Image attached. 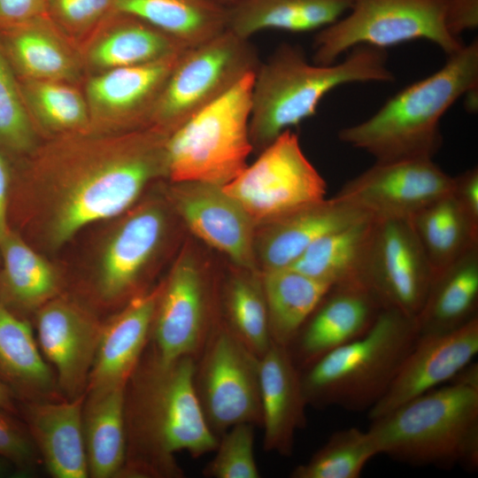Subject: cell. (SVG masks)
<instances>
[{
	"label": "cell",
	"mask_w": 478,
	"mask_h": 478,
	"mask_svg": "<svg viewBox=\"0 0 478 478\" xmlns=\"http://www.w3.org/2000/svg\"><path fill=\"white\" fill-rule=\"evenodd\" d=\"M166 138L153 127L89 131L58 136L31 163L16 161L18 171L42 182L49 244L62 246L84 227L122 213L166 175Z\"/></svg>",
	"instance_id": "cell-1"
},
{
	"label": "cell",
	"mask_w": 478,
	"mask_h": 478,
	"mask_svg": "<svg viewBox=\"0 0 478 478\" xmlns=\"http://www.w3.org/2000/svg\"><path fill=\"white\" fill-rule=\"evenodd\" d=\"M380 454L412 466L478 467V366L372 420Z\"/></svg>",
	"instance_id": "cell-2"
},
{
	"label": "cell",
	"mask_w": 478,
	"mask_h": 478,
	"mask_svg": "<svg viewBox=\"0 0 478 478\" xmlns=\"http://www.w3.org/2000/svg\"><path fill=\"white\" fill-rule=\"evenodd\" d=\"M385 50L358 46L341 62L311 64L303 50L283 43L254 73L249 133L262 151L279 135L313 116L322 98L339 86L392 82Z\"/></svg>",
	"instance_id": "cell-3"
},
{
	"label": "cell",
	"mask_w": 478,
	"mask_h": 478,
	"mask_svg": "<svg viewBox=\"0 0 478 478\" xmlns=\"http://www.w3.org/2000/svg\"><path fill=\"white\" fill-rule=\"evenodd\" d=\"M477 84L475 40L449 55L438 71L397 92L367 120L341 129L338 138L375 162L433 158L443 142L442 117Z\"/></svg>",
	"instance_id": "cell-4"
},
{
	"label": "cell",
	"mask_w": 478,
	"mask_h": 478,
	"mask_svg": "<svg viewBox=\"0 0 478 478\" xmlns=\"http://www.w3.org/2000/svg\"><path fill=\"white\" fill-rule=\"evenodd\" d=\"M419 338L416 319L383 309L362 335L322 356L301 375L307 403L370 410Z\"/></svg>",
	"instance_id": "cell-5"
},
{
	"label": "cell",
	"mask_w": 478,
	"mask_h": 478,
	"mask_svg": "<svg viewBox=\"0 0 478 478\" xmlns=\"http://www.w3.org/2000/svg\"><path fill=\"white\" fill-rule=\"evenodd\" d=\"M254 73L167 136L166 176L173 181L223 186L247 166L253 150L249 121Z\"/></svg>",
	"instance_id": "cell-6"
},
{
	"label": "cell",
	"mask_w": 478,
	"mask_h": 478,
	"mask_svg": "<svg viewBox=\"0 0 478 478\" xmlns=\"http://www.w3.org/2000/svg\"><path fill=\"white\" fill-rule=\"evenodd\" d=\"M132 414L135 441L157 462L187 451L198 456L217 447L195 386L190 356L168 363L155 358L136 383Z\"/></svg>",
	"instance_id": "cell-7"
},
{
	"label": "cell",
	"mask_w": 478,
	"mask_h": 478,
	"mask_svg": "<svg viewBox=\"0 0 478 478\" xmlns=\"http://www.w3.org/2000/svg\"><path fill=\"white\" fill-rule=\"evenodd\" d=\"M446 0H352L345 16L319 30L313 60L328 66L358 46L384 50L413 40H428L448 56L464 43L445 23Z\"/></svg>",
	"instance_id": "cell-8"
},
{
	"label": "cell",
	"mask_w": 478,
	"mask_h": 478,
	"mask_svg": "<svg viewBox=\"0 0 478 478\" xmlns=\"http://www.w3.org/2000/svg\"><path fill=\"white\" fill-rule=\"evenodd\" d=\"M259 64L249 39L228 29L186 50L158 97L150 127L169 135L248 73H255Z\"/></svg>",
	"instance_id": "cell-9"
},
{
	"label": "cell",
	"mask_w": 478,
	"mask_h": 478,
	"mask_svg": "<svg viewBox=\"0 0 478 478\" xmlns=\"http://www.w3.org/2000/svg\"><path fill=\"white\" fill-rule=\"evenodd\" d=\"M221 187L253 224L266 225L323 201L327 193L325 180L290 130L279 135L252 165Z\"/></svg>",
	"instance_id": "cell-10"
},
{
	"label": "cell",
	"mask_w": 478,
	"mask_h": 478,
	"mask_svg": "<svg viewBox=\"0 0 478 478\" xmlns=\"http://www.w3.org/2000/svg\"><path fill=\"white\" fill-rule=\"evenodd\" d=\"M434 274L409 220L374 219L364 281L383 308L415 318Z\"/></svg>",
	"instance_id": "cell-11"
},
{
	"label": "cell",
	"mask_w": 478,
	"mask_h": 478,
	"mask_svg": "<svg viewBox=\"0 0 478 478\" xmlns=\"http://www.w3.org/2000/svg\"><path fill=\"white\" fill-rule=\"evenodd\" d=\"M453 177L433 158L375 162L348 181L334 197L377 220H409L450 194Z\"/></svg>",
	"instance_id": "cell-12"
},
{
	"label": "cell",
	"mask_w": 478,
	"mask_h": 478,
	"mask_svg": "<svg viewBox=\"0 0 478 478\" xmlns=\"http://www.w3.org/2000/svg\"><path fill=\"white\" fill-rule=\"evenodd\" d=\"M182 53L92 76L84 94L90 131L124 132L150 127L158 97Z\"/></svg>",
	"instance_id": "cell-13"
},
{
	"label": "cell",
	"mask_w": 478,
	"mask_h": 478,
	"mask_svg": "<svg viewBox=\"0 0 478 478\" xmlns=\"http://www.w3.org/2000/svg\"><path fill=\"white\" fill-rule=\"evenodd\" d=\"M258 361L235 333L223 329L212 338L201 374V404L212 424L225 428L260 415Z\"/></svg>",
	"instance_id": "cell-14"
},
{
	"label": "cell",
	"mask_w": 478,
	"mask_h": 478,
	"mask_svg": "<svg viewBox=\"0 0 478 478\" xmlns=\"http://www.w3.org/2000/svg\"><path fill=\"white\" fill-rule=\"evenodd\" d=\"M478 352V317L443 334L419 335L382 397L368 411L374 420L450 382Z\"/></svg>",
	"instance_id": "cell-15"
},
{
	"label": "cell",
	"mask_w": 478,
	"mask_h": 478,
	"mask_svg": "<svg viewBox=\"0 0 478 478\" xmlns=\"http://www.w3.org/2000/svg\"><path fill=\"white\" fill-rule=\"evenodd\" d=\"M103 326L73 303L50 300L36 312L37 338L68 399L86 393Z\"/></svg>",
	"instance_id": "cell-16"
},
{
	"label": "cell",
	"mask_w": 478,
	"mask_h": 478,
	"mask_svg": "<svg viewBox=\"0 0 478 478\" xmlns=\"http://www.w3.org/2000/svg\"><path fill=\"white\" fill-rule=\"evenodd\" d=\"M173 197L177 211L196 235L237 266L254 268V224L221 186L178 182Z\"/></svg>",
	"instance_id": "cell-17"
},
{
	"label": "cell",
	"mask_w": 478,
	"mask_h": 478,
	"mask_svg": "<svg viewBox=\"0 0 478 478\" xmlns=\"http://www.w3.org/2000/svg\"><path fill=\"white\" fill-rule=\"evenodd\" d=\"M383 309L378 297L365 285L331 287L290 343L295 345V353H289L294 363L298 361L307 367L359 337Z\"/></svg>",
	"instance_id": "cell-18"
},
{
	"label": "cell",
	"mask_w": 478,
	"mask_h": 478,
	"mask_svg": "<svg viewBox=\"0 0 478 478\" xmlns=\"http://www.w3.org/2000/svg\"><path fill=\"white\" fill-rule=\"evenodd\" d=\"M204 312L200 273L189 256L175 264L154 316L156 358L168 363L190 354L202 336Z\"/></svg>",
	"instance_id": "cell-19"
},
{
	"label": "cell",
	"mask_w": 478,
	"mask_h": 478,
	"mask_svg": "<svg viewBox=\"0 0 478 478\" xmlns=\"http://www.w3.org/2000/svg\"><path fill=\"white\" fill-rule=\"evenodd\" d=\"M160 293L157 289L135 297L103 326L86 394L127 386L154 320Z\"/></svg>",
	"instance_id": "cell-20"
},
{
	"label": "cell",
	"mask_w": 478,
	"mask_h": 478,
	"mask_svg": "<svg viewBox=\"0 0 478 478\" xmlns=\"http://www.w3.org/2000/svg\"><path fill=\"white\" fill-rule=\"evenodd\" d=\"M86 393L64 402H25L29 434L56 478L89 476L83 433Z\"/></svg>",
	"instance_id": "cell-21"
},
{
	"label": "cell",
	"mask_w": 478,
	"mask_h": 478,
	"mask_svg": "<svg viewBox=\"0 0 478 478\" xmlns=\"http://www.w3.org/2000/svg\"><path fill=\"white\" fill-rule=\"evenodd\" d=\"M265 446L289 454L295 431L305 424L307 404L297 367L287 347L272 342L258 361Z\"/></svg>",
	"instance_id": "cell-22"
},
{
	"label": "cell",
	"mask_w": 478,
	"mask_h": 478,
	"mask_svg": "<svg viewBox=\"0 0 478 478\" xmlns=\"http://www.w3.org/2000/svg\"><path fill=\"white\" fill-rule=\"evenodd\" d=\"M166 218L154 204L127 217L105 244L98 268L97 290L105 301L127 292L137 280L164 235Z\"/></svg>",
	"instance_id": "cell-23"
},
{
	"label": "cell",
	"mask_w": 478,
	"mask_h": 478,
	"mask_svg": "<svg viewBox=\"0 0 478 478\" xmlns=\"http://www.w3.org/2000/svg\"><path fill=\"white\" fill-rule=\"evenodd\" d=\"M0 44L19 79L73 83L81 74L80 52L48 15L0 32Z\"/></svg>",
	"instance_id": "cell-24"
},
{
	"label": "cell",
	"mask_w": 478,
	"mask_h": 478,
	"mask_svg": "<svg viewBox=\"0 0 478 478\" xmlns=\"http://www.w3.org/2000/svg\"><path fill=\"white\" fill-rule=\"evenodd\" d=\"M187 49L135 17L112 12L85 40L82 63L100 72L158 61Z\"/></svg>",
	"instance_id": "cell-25"
},
{
	"label": "cell",
	"mask_w": 478,
	"mask_h": 478,
	"mask_svg": "<svg viewBox=\"0 0 478 478\" xmlns=\"http://www.w3.org/2000/svg\"><path fill=\"white\" fill-rule=\"evenodd\" d=\"M367 216L371 215L332 197L268 224L260 246L265 269L289 267L320 237Z\"/></svg>",
	"instance_id": "cell-26"
},
{
	"label": "cell",
	"mask_w": 478,
	"mask_h": 478,
	"mask_svg": "<svg viewBox=\"0 0 478 478\" xmlns=\"http://www.w3.org/2000/svg\"><path fill=\"white\" fill-rule=\"evenodd\" d=\"M478 245L434 277L416 317L419 335L455 330L478 317Z\"/></svg>",
	"instance_id": "cell-27"
},
{
	"label": "cell",
	"mask_w": 478,
	"mask_h": 478,
	"mask_svg": "<svg viewBox=\"0 0 478 478\" xmlns=\"http://www.w3.org/2000/svg\"><path fill=\"white\" fill-rule=\"evenodd\" d=\"M352 0H244L227 8V29L243 37L276 29L319 31L338 20Z\"/></svg>",
	"instance_id": "cell-28"
},
{
	"label": "cell",
	"mask_w": 478,
	"mask_h": 478,
	"mask_svg": "<svg viewBox=\"0 0 478 478\" xmlns=\"http://www.w3.org/2000/svg\"><path fill=\"white\" fill-rule=\"evenodd\" d=\"M0 381L25 402L52 400L56 379L30 323L0 305Z\"/></svg>",
	"instance_id": "cell-29"
},
{
	"label": "cell",
	"mask_w": 478,
	"mask_h": 478,
	"mask_svg": "<svg viewBox=\"0 0 478 478\" xmlns=\"http://www.w3.org/2000/svg\"><path fill=\"white\" fill-rule=\"evenodd\" d=\"M0 305L20 316L55 297L54 268L18 232L10 228L0 241Z\"/></svg>",
	"instance_id": "cell-30"
},
{
	"label": "cell",
	"mask_w": 478,
	"mask_h": 478,
	"mask_svg": "<svg viewBox=\"0 0 478 478\" xmlns=\"http://www.w3.org/2000/svg\"><path fill=\"white\" fill-rule=\"evenodd\" d=\"M374 227V218L367 216L328 234L313 243L289 267L332 287L366 286L364 271Z\"/></svg>",
	"instance_id": "cell-31"
},
{
	"label": "cell",
	"mask_w": 478,
	"mask_h": 478,
	"mask_svg": "<svg viewBox=\"0 0 478 478\" xmlns=\"http://www.w3.org/2000/svg\"><path fill=\"white\" fill-rule=\"evenodd\" d=\"M113 8L151 25L186 49L227 29V7L209 0H113Z\"/></svg>",
	"instance_id": "cell-32"
},
{
	"label": "cell",
	"mask_w": 478,
	"mask_h": 478,
	"mask_svg": "<svg viewBox=\"0 0 478 478\" xmlns=\"http://www.w3.org/2000/svg\"><path fill=\"white\" fill-rule=\"evenodd\" d=\"M126 387L86 394L83 433L89 474L110 478L122 472L126 462Z\"/></svg>",
	"instance_id": "cell-33"
},
{
	"label": "cell",
	"mask_w": 478,
	"mask_h": 478,
	"mask_svg": "<svg viewBox=\"0 0 478 478\" xmlns=\"http://www.w3.org/2000/svg\"><path fill=\"white\" fill-rule=\"evenodd\" d=\"M331 287L290 267L265 269L262 289L272 341L288 347Z\"/></svg>",
	"instance_id": "cell-34"
},
{
	"label": "cell",
	"mask_w": 478,
	"mask_h": 478,
	"mask_svg": "<svg viewBox=\"0 0 478 478\" xmlns=\"http://www.w3.org/2000/svg\"><path fill=\"white\" fill-rule=\"evenodd\" d=\"M409 220L434 277L478 245V228L467 219L451 193L422 208Z\"/></svg>",
	"instance_id": "cell-35"
},
{
	"label": "cell",
	"mask_w": 478,
	"mask_h": 478,
	"mask_svg": "<svg viewBox=\"0 0 478 478\" xmlns=\"http://www.w3.org/2000/svg\"><path fill=\"white\" fill-rule=\"evenodd\" d=\"M21 93L35 125L58 136L90 131L85 95L71 82L19 79Z\"/></svg>",
	"instance_id": "cell-36"
},
{
	"label": "cell",
	"mask_w": 478,
	"mask_h": 478,
	"mask_svg": "<svg viewBox=\"0 0 478 478\" xmlns=\"http://www.w3.org/2000/svg\"><path fill=\"white\" fill-rule=\"evenodd\" d=\"M380 454L374 436L357 428L338 430L311 458L297 466L294 478H358L371 459Z\"/></svg>",
	"instance_id": "cell-37"
},
{
	"label": "cell",
	"mask_w": 478,
	"mask_h": 478,
	"mask_svg": "<svg viewBox=\"0 0 478 478\" xmlns=\"http://www.w3.org/2000/svg\"><path fill=\"white\" fill-rule=\"evenodd\" d=\"M37 127L25 104L19 78L0 44V150L12 159L36 150Z\"/></svg>",
	"instance_id": "cell-38"
},
{
	"label": "cell",
	"mask_w": 478,
	"mask_h": 478,
	"mask_svg": "<svg viewBox=\"0 0 478 478\" xmlns=\"http://www.w3.org/2000/svg\"><path fill=\"white\" fill-rule=\"evenodd\" d=\"M227 306L235 334L259 358L273 342L263 289L253 280L236 277L228 288Z\"/></svg>",
	"instance_id": "cell-39"
},
{
	"label": "cell",
	"mask_w": 478,
	"mask_h": 478,
	"mask_svg": "<svg viewBox=\"0 0 478 478\" xmlns=\"http://www.w3.org/2000/svg\"><path fill=\"white\" fill-rule=\"evenodd\" d=\"M207 473L216 478H258L254 457V435L248 422L232 426L218 446Z\"/></svg>",
	"instance_id": "cell-40"
},
{
	"label": "cell",
	"mask_w": 478,
	"mask_h": 478,
	"mask_svg": "<svg viewBox=\"0 0 478 478\" xmlns=\"http://www.w3.org/2000/svg\"><path fill=\"white\" fill-rule=\"evenodd\" d=\"M114 12L113 0H49L48 16L73 43L87 40Z\"/></svg>",
	"instance_id": "cell-41"
},
{
	"label": "cell",
	"mask_w": 478,
	"mask_h": 478,
	"mask_svg": "<svg viewBox=\"0 0 478 478\" xmlns=\"http://www.w3.org/2000/svg\"><path fill=\"white\" fill-rule=\"evenodd\" d=\"M11 414L0 408V456L23 471L35 460V443Z\"/></svg>",
	"instance_id": "cell-42"
},
{
	"label": "cell",
	"mask_w": 478,
	"mask_h": 478,
	"mask_svg": "<svg viewBox=\"0 0 478 478\" xmlns=\"http://www.w3.org/2000/svg\"><path fill=\"white\" fill-rule=\"evenodd\" d=\"M49 0H0V32L48 15Z\"/></svg>",
	"instance_id": "cell-43"
},
{
	"label": "cell",
	"mask_w": 478,
	"mask_h": 478,
	"mask_svg": "<svg viewBox=\"0 0 478 478\" xmlns=\"http://www.w3.org/2000/svg\"><path fill=\"white\" fill-rule=\"evenodd\" d=\"M451 195L471 223L478 228V169L453 177Z\"/></svg>",
	"instance_id": "cell-44"
},
{
	"label": "cell",
	"mask_w": 478,
	"mask_h": 478,
	"mask_svg": "<svg viewBox=\"0 0 478 478\" xmlns=\"http://www.w3.org/2000/svg\"><path fill=\"white\" fill-rule=\"evenodd\" d=\"M445 23L449 32L459 38L478 26V0H446Z\"/></svg>",
	"instance_id": "cell-45"
},
{
	"label": "cell",
	"mask_w": 478,
	"mask_h": 478,
	"mask_svg": "<svg viewBox=\"0 0 478 478\" xmlns=\"http://www.w3.org/2000/svg\"><path fill=\"white\" fill-rule=\"evenodd\" d=\"M12 160L0 150V241L10 230L8 220Z\"/></svg>",
	"instance_id": "cell-46"
},
{
	"label": "cell",
	"mask_w": 478,
	"mask_h": 478,
	"mask_svg": "<svg viewBox=\"0 0 478 478\" xmlns=\"http://www.w3.org/2000/svg\"><path fill=\"white\" fill-rule=\"evenodd\" d=\"M15 396L12 391L0 381V408L16 413Z\"/></svg>",
	"instance_id": "cell-47"
},
{
	"label": "cell",
	"mask_w": 478,
	"mask_h": 478,
	"mask_svg": "<svg viewBox=\"0 0 478 478\" xmlns=\"http://www.w3.org/2000/svg\"><path fill=\"white\" fill-rule=\"evenodd\" d=\"M12 466H14L10 461L0 456V477H4L6 474H9Z\"/></svg>",
	"instance_id": "cell-48"
},
{
	"label": "cell",
	"mask_w": 478,
	"mask_h": 478,
	"mask_svg": "<svg viewBox=\"0 0 478 478\" xmlns=\"http://www.w3.org/2000/svg\"><path fill=\"white\" fill-rule=\"evenodd\" d=\"M209 1L227 8V7L235 5L244 0H209Z\"/></svg>",
	"instance_id": "cell-49"
},
{
	"label": "cell",
	"mask_w": 478,
	"mask_h": 478,
	"mask_svg": "<svg viewBox=\"0 0 478 478\" xmlns=\"http://www.w3.org/2000/svg\"><path fill=\"white\" fill-rule=\"evenodd\" d=\"M0 264H1V258H0Z\"/></svg>",
	"instance_id": "cell-50"
}]
</instances>
